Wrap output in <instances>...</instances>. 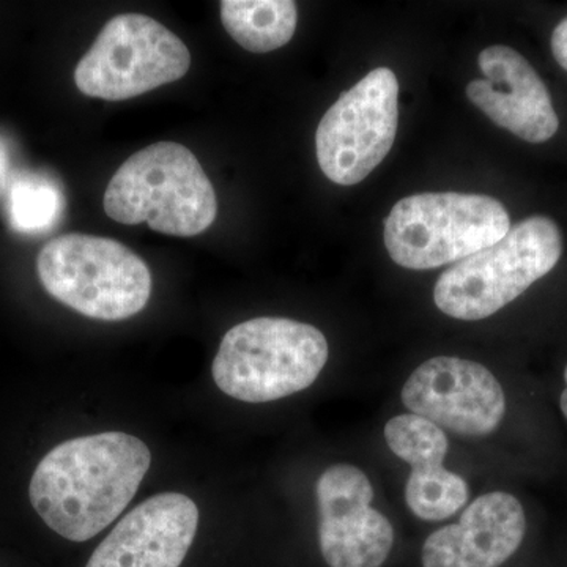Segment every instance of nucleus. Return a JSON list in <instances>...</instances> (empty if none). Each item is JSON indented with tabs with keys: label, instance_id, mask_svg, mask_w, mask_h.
Wrapping results in <instances>:
<instances>
[{
	"label": "nucleus",
	"instance_id": "obj_1",
	"mask_svg": "<svg viewBox=\"0 0 567 567\" xmlns=\"http://www.w3.org/2000/svg\"><path fill=\"white\" fill-rule=\"evenodd\" d=\"M152 465L148 446L125 432L66 440L41 458L29 498L41 520L73 543L110 527Z\"/></svg>",
	"mask_w": 567,
	"mask_h": 567
},
{
	"label": "nucleus",
	"instance_id": "obj_2",
	"mask_svg": "<svg viewBox=\"0 0 567 567\" xmlns=\"http://www.w3.org/2000/svg\"><path fill=\"white\" fill-rule=\"evenodd\" d=\"M103 207L112 221L147 223L173 237L203 234L218 213L210 178L177 142H158L130 156L111 178Z\"/></svg>",
	"mask_w": 567,
	"mask_h": 567
},
{
	"label": "nucleus",
	"instance_id": "obj_3",
	"mask_svg": "<svg viewBox=\"0 0 567 567\" xmlns=\"http://www.w3.org/2000/svg\"><path fill=\"white\" fill-rule=\"evenodd\" d=\"M328 354L327 338L319 328L259 317L224 334L212 374L224 394L264 404L308 390L323 371Z\"/></svg>",
	"mask_w": 567,
	"mask_h": 567
},
{
	"label": "nucleus",
	"instance_id": "obj_4",
	"mask_svg": "<svg viewBox=\"0 0 567 567\" xmlns=\"http://www.w3.org/2000/svg\"><path fill=\"white\" fill-rule=\"evenodd\" d=\"M561 254L557 224L546 216L524 219L502 240L440 276L434 289L436 308L465 322L487 319L550 274Z\"/></svg>",
	"mask_w": 567,
	"mask_h": 567
},
{
	"label": "nucleus",
	"instance_id": "obj_5",
	"mask_svg": "<svg viewBox=\"0 0 567 567\" xmlns=\"http://www.w3.org/2000/svg\"><path fill=\"white\" fill-rule=\"evenodd\" d=\"M37 274L54 300L91 319H130L151 300V268L112 238L84 234L54 238L41 249Z\"/></svg>",
	"mask_w": 567,
	"mask_h": 567
},
{
	"label": "nucleus",
	"instance_id": "obj_6",
	"mask_svg": "<svg viewBox=\"0 0 567 567\" xmlns=\"http://www.w3.org/2000/svg\"><path fill=\"white\" fill-rule=\"evenodd\" d=\"M511 229L505 205L483 194L424 193L394 205L385 221L391 259L409 270L461 262Z\"/></svg>",
	"mask_w": 567,
	"mask_h": 567
},
{
	"label": "nucleus",
	"instance_id": "obj_7",
	"mask_svg": "<svg viewBox=\"0 0 567 567\" xmlns=\"http://www.w3.org/2000/svg\"><path fill=\"white\" fill-rule=\"evenodd\" d=\"M192 54L174 32L144 14L112 18L74 70L84 95L123 102L182 80Z\"/></svg>",
	"mask_w": 567,
	"mask_h": 567
},
{
	"label": "nucleus",
	"instance_id": "obj_8",
	"mask_svg": "<svg viewBox=\"0 0 567 567\" xmlns=\"http://www.w3.org/2000/svg\"><path fill=\"white\" fill-rule=\"evenodd\" d=\"M398 123V78L372 70L324 112L316 133L320 169L338 185L363 182L393 147Z\"/></svg>",
	"mask_w": 567,
	"mask_h": 567
},
{
	"label": "nucleus",
	"instance_id": "obj_9",
	"mask_svg": "<svg viewBox=\"0 0 567 567\" xmlns=\"http://www.w3.org/2000/svg\"><path fill=\"white\" fill-rule=\"evenodd\" d=\"M413 415L461 436L494 434L506 415V394L486 365L435 357L417 365L402 386Z\"/></svg>",
	"mask_w": 567,
	"mask_h": 567
},
{
	"label": "nucleus",
	"instance_id": "obj_10",
	"mask_svg": "<svg viewBox=\"0 0 567 567\" xmlns=\"http://www.w3.org/2000/svg\"><path fill=\"white\" fill-rule=\"evenodd\" d=\"M319 546L330 567H382L394 546L390 518L372 506L374 487L363 470L328 466L316 484Z\"/></svg>",
	"mask_w": 567,
	"mask_h": 567
},
{
	"label": "nucleus",
	"instance_id": "obj_11",
	"mask_svg": "<svg viewBox=\"0 0 567 567\" xmlns=\"http://www.w3.org/2000/svg\"><path fill=\"white\" fill-rule=\"evenodd\" d=\"M199 527L189 496L163 492L130 511L85 567H181Z\"/></svg>",
	"mask_w": 567,
	"mask_h": 567
},
{
	"label": "nucleus",
	"instance_id": "obj_12",
	"mask_svg": "<svg viewBox=\"0 0 567 567\" xmlns=\"http://www.w3.org/2000/svg\"><path fill=\"white\" fill-rule=\"evenodd\" d=\"M484 80L466 85V96L495 125L540 144L557 134L550 93L524 55L509 47H488L477 58Z\"/></svg>",
	"mask_w": 567,
	"mask_h": 567
},
{
	"label": "nucleus",
	"instance_id": "obj_13",
	"mask_svg": "<svg viewBox=\"0 0 567 567\" xmlns=\"http://www.w3.org/2000/svg\"><path fill=\"white\" fill-rule=\"evenodd\" d=\"M527 514L517 496L488 492L456 524L436 529L423 546L424 567H499L520 548Z\"/></svg>",
	"mask_w": 567,
	"mask_h": 567
},
{
	"label": "nucleus",
	"instance_id": "obj_14",
	"mask_svg": "<svg viewBox=\"0 0 567 567\" xmlns=\"http://www.w3.org/2000/svg\"><path fill=\"white\" fill-rule=\"evenodd\" d=\"M383 435L391 453L412 466L405 483V503L413 516L442 522L464 509L470 498L468 483L443 465L450 450L443 429L404 413L388 421Z\"/></svg>",
	"mask_w": 567,
	"mask_h": 567
},
{
	"label": "nucleus",
	"instance_id": "obj_15",
	"mask_svg": "<svg viewBox=\"0 0 567 567\" xmlns=\"http://www.w3.org/2000/svg\"><path fill=\"white\" fill-rule=\"evenodd\" d=\"M221 21L246 51L270 52L292 40L298 10L292 0H224Z\"/></svg>",
	"mask_w": 567,
	"mask_h": 567
},
{
	"label": "nucleus",
	"instance_id": "obj_16",
	"mask_svg": "<svg viewBox=\"0 0 567 567\" xmlns=\"http://www.w3.org/2000/svg\"><path fill=\"white\" fill-rule=\"evenodd\" d=\"M65 200L58 183L29 175L14 182L9 196V218L18 233L50 230L61 219Z\"/></svg>",
	"mask_w": 567,
	"mask_h": 567
},
{
	"label": "nucleus",
	"instance_id": "obj_17",
	"mask_svg": "<svg viewBox=\"0 0 567 567\" xmlns=\"http://www.w3.org/2000/svg\"><path fill=\"white\" fill-rule=\"evenodd\" d=\"M551 52L555 61L567 71V18L551 33Z\"/></svg>",
	"mask_w": 567,
	"mask_h": 567
},
{
	"label": "nucleus",
	"instance_id": "obj_18",
	"mask_svg": "<svg viewBox=\"0 0 567 567\" xmlns=\"http://www.w3.org/2000/svg\"><path fill=\"white\" fill-rule=\"evenodd\" d=\"M565 382H566V388H565V390H563L561 398H559V406H561L563 415H565V417L567 420V365L565 369Z\"/></svg>",
	"mask_w": 567,
	"mask_h": 567
},
{
	"label": "nucleus",
	"instance_id": "obj_19",
	"mask_svg": "<svg viewBox=\"0 0 567 567\" xmlns=\"http://www.w3.org/2000/svg\"><path fill=\"white\" fill-rule=\"evenodd\" d=\"M7 166H9V159H7V153L3 151L2 145H0V181L6 175Z\"/></svg>",
	"mask_w": 567,
	"mask_h": 567
}]
</instances>
